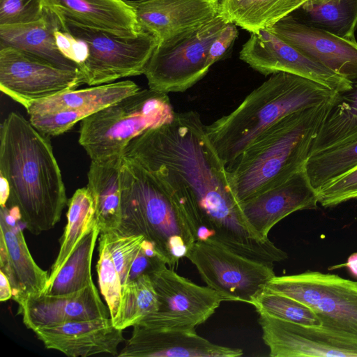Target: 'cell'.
<instances>
[{"label": "cell", "instance_id": "6da1fadb", "mask_svg": "<svg viewBox=\"0 0 357 357\" xmlns=\"http://www.w3.org/2000/svg\"><path fill=\"white\" fill-rule=\"evenodd\" d=\"M123 156L160 179L181 183L193 196L190 229L195 240L213 241L260 260L269 250L246 224L227 167L195 111L175 112L173 119L133 139Z\"/></svg>", "mask_w": 357, "mask_h": 357}, {"label": "cell", "instance_id": "7a4b0ae2", "mask_svg": "<svg viewBox=\"0 0 357 357\" xmlns=\"http://www.w3.org/2000/svg\"><path fill=\"white\" fill-rule=\"evenodd\" d=\"M0 174L8 181L7 204L18 208L33 234L52 229L68 203L61 169L48 136L12 112L0 129Z\"/></svg>", "mask_w": 357, "mask_h": 357}, {"label": "cell", "instance_id": "3957f363", "mask_svg": "<svg viewBox=\"0 0 357 357\" xmlns=\"http://www.w3.org/2000/svg\"><path fill=\"white\" fill-rule=\"evenodd\" d=\"M338 96L283 117L227 167L239 203L305 169L313 142Z\"/></svg>", "mask_w": 357, "mask_h": 357}, {"label": "cell", "instance_id": "277c9868", "mask_svg": "<svg viewBox=\"0 0 357 357\" xmlns=\"http://www.w3.org/2000/svg\"><path fill=\"white\" fill-rule=\"evenodd\" d=\"M338 94L308 79L276 73L231 113L205 126L206 133L227 167L262 132L283 117L333 100Z\"/></svg>", "mask_w": 357, "mask_h": 357}, {"label": "cell", "instance_id": "5b68a950", "mask_svg": "<svg viewBox=\"0 0 357 357\" xmlns=\"http://www.w3.org/2000/svg\"><path fill=\"white\" fill-rule=\"evenodd\" d=\"M121 180V221L115 231L143 236L172 268L195 241L172 195L157 176L123 156Z\"/></svg>", "mask_w": 357, "mask_h": 357}, {"label": "cell", "instance_id": "8992f818", "mask_svg": "<svg viewBox=\"0 0 357 357\" xmlns=\"http://www.w3.org/2000/svg\"><path fill=\"white\" fill-rule=\"evenodd\" d=\"M174 114L167 93L140 89L82 120L79 143L91 160L122 155L133 139Z\"/></svg>", "mask_w": 357, "mask_h": 357}, {"label": "cell", "instance_id": "52a82bcc", "mask_svg": "<svg viewBox=\"0 0 357 357\" xmlns=\"http://www.w3.org/2000/svg\"><path fill=\"white\" fill-rule=\"evenodd\" d=\"M57 17L60 29L81 45L79 69L89 86L144 74L158 43L153 36L143 31L134 36L122 35Z\"/></svg>", "mask_w": 357, "mask_h": 357}, {"label": "cell", "instance_id": "ba28073f", "mask_svg": "<svg viewBox=\"0 0 357 357\" xmlns=\"http://www.w3.org/2000/svg\"><path fill=\"white\" fill-rule=\"evenodd\" d=\"M228 22L220 13L196 28L159 42L144 72L149 89L183 92L202 79L211 67L209 46Z\"/></svg>", "mask_w": 357, "mask_h": 357}, {"label": "cell", "instance_id": "9c48e42d", "mask_svg": "<svg viewBox=\"0 0 357 357\" xmlns=\"http://www.w3.org/2000/svg\"><path fill=\"white\" fill-rule=\"evenodd\" d=\"M265 289L306 305L318 316L322 327L357 340V282L307 271L275 275Z\"/></svg>", "mask_w": 357, "mask_h": 357}, {"label": "cell", "instance_id": "30bf717a", "mask_svg": "<svg viewBox=\"0 0 357 357\" xmlns=\"http://www.w3.org/2000/svg\"><path fill=\"white\" fill-rule=\"evenodd\" d=\"M185 257L223 301L252 305L275 276L273 264L241 255L213 241H195Z\"/></svg>", "mask_w": 357, "mask_h": 357}, {"label": "cell", "instance_id": "8fae6325", "mask_svg": "<svg viewBox=\"0 0 357 357\" xmlns=\"http://www.w3.org/2000/svg\"><path fill=\"white\" fill-rule=\"evenodd\" d=\"M159 307L137 325L160 329H195L211 317L223 301L208 286H199L162 263L148 273Z\"/></svg>", "mask_w": 357, "mask_h": 357}, {"label": "cell", "instance_id": "7c38bea8", "mask_svg": "<svg viewBox=\"0 0 357 357\" xmlns=\"http://www.w3.org/2000/svg\"><path fill=\"white\" fill-rule=\"evenodd\" d=\"M84 84L79 70L61 68L12 47L0 48V89L26 109L33 102Z\"/></svg>", "mask_w": 357, "mask_h": 357}, {"label": "cell", "instance_id": "4fadbf2b", "mask_svg": "<svg viewBox=\"0 0 357 357\" xmlns=\"http://www.w3.org/2000/svg\"><path fill=\"white\" fill-rule=\"evenodd\" d=\"M239 58L264 75L287 73L315 82L337 93L351 87L350 80L304 54L268 29L250 33Z\"/></svg>", "mask_w": 357, "mask_h": 357}, {"label": "cell", "instance_id": "5bb4252c", "mask_svg": "<svg viewBox=\"0 0 357 357\" xmlns=\"http://www.w3.org/2000/svg\"><path fill=\"white\" fill-rule=\"evenodd\" d=\"M262 339L272 357H357V340L322 326L259 314Z\"/></svg>", "mask_w": 357, "mask_h": 357}, {"label": "cell", "instance_id": "9a60e30c", "mask_svg": "<svg viewBox=\"0 0 357 357\" xmlns=\"http://www.w3.org/2000/svg\"><path fill=\"white\" fill-rule=\"evenodd\" d=\"M317 191L312 186L305 169L286 181L240 202L246 224L261 241L280 220L297 211L316 209Z\"/></svg>", "mask_w": 357, "mask_h": 357}, {"label": "cell", "instance_id": "2e32d148", "mask_svg": "<svg viewBox=\"0 0 357 357\" xmlns=\"http://www.w3.org/2000/svg\"><path fill=\"white\" fill-rule=\"evenodd\" d=\"M304 54L351 82L357 78V41L303 22L290 15L267 29Z\"/></svg>", "mask_w": 357, "mask_h": 357}, {"label": "cell", "instance_id": "e0dca14e", "mask_svg": "<svg viewBox=\"0 0 357 357\" xmlns=\"http://www.w3.org/2000/svg\"><path fill=\"white\" fill-rule=\"evenodd\" d=\"M243 350L213 344L195 329H160L133 326L119 357H238Z\"/></svg>", "mask_w": 357, "mask_h": 357}, {"label": "cell", "instance_id": "ac0fdd59", "mask_svg": "<svg viewBox=\"0 0 357 357\" xmlns=\"http://www.w3.org/2000/svg\"><path fill=\"white\" fill-rule=\"evenodd\" d=\"M141 31L160 42L196 28L220 14V0H126Z\"/></svg>", "mask_w": 357, "mask_h": 357}, {"label": "cell", "instance_id": "d6986e66", "mask_svg": "<svg viewBox=\"0 0 357 357\" xmlns=\"http://www.w3.org/2000/svg\"><path fill=\"white\" fill-rule=\"evenodd\" d=\"M18 305L24 324L33 332L45 326L110 317L108 307L102 301L93 282L69 294H42L29 297Z\"/></svg>", "mask_w": 357, "mask_h": 357}, {"label": "cell", "instance_id": "ffe728a7", "mask_svg": "<svg viewBox=\"0 0 357 357\" xmlns=\"http://www.w3.org/2000/svg\"><path fill=\"white\" fill-rule=\"evenodd\" d=\"M123 331L109 317L41 327L34 333L47 349L70 357H87L102 354L118 356V347L124 341Z\"/></svg>", "mask_w": 357, "mask_h": 357}, {"label": "cell", "instance_id": "44dd1931", "mask_svg": "<svg viewBox=\"0 0 357 357\" xmlns=\"http://www.w3.org/2000/svg\"><path fill=\"white\" fill-rule=\"evenodd\" d=\"M0 230V271L10 282L12 298L18 304L43 294L49 275L34 261L22 230L17 224H8L1 215Z\"/></svg>", "mask_w": 357, "mask_h": 357}, {"label": "cell", "instance_id": "7402d4cb", "mask_svg": "<svg viewBox=\"0 0 357 357\" xmlns=\"http://www.w3.org/2000/svg\"><path fill=\"white\" fill-rule=\"evenodd\" d=\"M59 28V17L47 8L44 17L38 21L0 26V48L12 47L56 67L80 70L59 49L56 40Z\"/></svg>", "mask_w": 357, "mask_h": 357}, {"label": "cell", "instance_id": "603a6c76", "mask_svg": "<svg viewBox=\"0 0 357 357\" xmlns=\"http://www.w3.org/2000/svg\"><path fill=\"white\" fill-rule=\"evenodd\" d=\"M43 1L57 16L82 25L128 36L142 31L126 0Z\"/></svg>", "mask_w": 357, "mask_h": 357}, {"label": "cell", "instance_id": "cb8c5ba5", "mask_svg": "<svg viewBox=\"0 0 357 357\" xmlns=\"http://www.w3.org/2000/svg\"><path fill=\"white\" fill-rule=\"evenodd\" d=\"M123 154L91 160L86 188L94 204L100 232L116 230L121 221V170Z\"/></svg>", "mask_w": 357, "mask_h": 357}, {"label": "cell", "instance_id": "d4e9b609", "mask_svg": "<svg viewBox=\"0 0 357 357\" xmlns=\"http://www.w3.org/2000/svg\"><path fill=\"white\" fill-rule=\"evenodd\" d=\"M140 89L137 84L130 80L91 86L37 100L26 111L29 115H31L68 110L82 115L84 119Z\"/></svg>", "mask_w": 357, "mask_h": 357}, {"label": "cell", "instance_id": "484cf974", "mask_svg": "<svg viewBox=\"0 0 357 357\" xmlns=\"http://www.w3.org/2000/svg\"><path fill=\"white\" fill-rule=\"evenodd\" d=\"M357 141V78L339 96L324 121L310 157Z\"/></svg>", "mask_w": 357, "mask_h": 357}, {"label": "cell", "instance_id": "4316f807", "mask_svg": "<svg viewBox=\"0 0 357 357\" xmlns=\"http://www.w3.org/2000/svg\"><path fill=\"white\" fill-rule=\"evenodd\" d=\"M307 0H220V13L250 33L267 29Z\"/></svg>", "mask_w": 357, "mask_h": 357}, {"label": "cell", "instance_id": "83f0119b", "mask_svg": "<svg viewBox=\"0 0 357 357\" xmlns=\"http://www.w3.org/2000/svg\"><path fill=\"white\" fill-rule=\"evenodd\" d=\"M68 206L67 224L60 239L58 255L51 267L47 287L53 282L77 244L96 223L93 199L87 188L77 189L68 201Z\"/></svg>", "mask_w": 357, "mask_h": 357}, {"label": "cell", "instance_id": "f1b7e54d", "mask_svg": "<svg viewBox=\"0 0 357 357\" xmlns=\"http://www.w3.org/2000/svg\"><path fill=\"white\" fill-rule=\"evenodd\" d=\"M100 229L96 222L84 236L53 282L44 293L49 295L69 294L91 284V262Z\"/></svg>", "mask_w": 357, "mask_h": 357}, {"label": "cell", "instance_id": "f546056e", "mask_svg": "<svg viewBox=\"0 0 357 357\" xmlns=\"http://www.w3.org/2000/svg\"><path fill=\"white\" fill-rule=\"evenodd\" d=\"M300 8L306 23L342 38H355L357 0H307Z\"/></svg>", "mask_w": 357, "mask_h": 357}, {"label": "cell", "instance_id": "4dcf8cb0", "mask_svg": "<svg viewBox=\"0 0 357 357\" xmlns=\"http://www.w3.org/2000/svg\"><path fill=\"white\" fill-rule=\"evenodd\" d=\"M357 167V141L310 156L305 169L318 192L324 185Z\"/></svg>", "mask_w": 357, "mask_h": 357}, {"label": "cell", "instance_id": "1f68e13d", "mask_svg": "<svg viewBox=\"0 0 357 357\" xmlns=\"http://www.w3.org/2000/svg\"><path fill=\"white\" fill-rule=\"evenodd\" d=\"M157 293L148 274L128 282L122 289L121 314L117 328L124 330L137 325L145 317L158 311Z\"/></svg>", "mask_w": 357, "mask_h": 357}, {"label": "cell", "instance_id": "d6a6232c", "mask_svg": "<svg viewBox=\"0 0 357 357\" xmlns=\"http://www.w3.org/2000/svg\"><path fill=\"white\" fill-rule=\"evenodd\" d=\"M252 305L259 314H266L287 321L312 326H321L315 312L306 305L290 297L264 289Z\"/></svg>", "mask_w": 357, "mask_h": 357}, {"label": "cell", "instance_id": "836d02e7", "mask_svg": "<svg viewBox=\"0 0 357 357\" xmlns=\"http://www.w3.org/2000/svg\"><path fill=\"white\" fill-rule=\"evenodd\" d=\"M98 254L96 269L99 286L107 303L110 318L116 327L121 314L123 286L105 238L102 233L100 234L98 239Z\"/></svg>", "mask_w": 357, "mask_h": 357}, {"label": "cell", "instance_id": "e575fe53", "mask_svg": "<svg viewBox=\"0 0 357 357\" xmlns=\"http://www.w3.org/2000/svg\"><path fill=\"white\" fill-rule=\"evenodd\" d=\"M102 233L106 240L122 286L127 282L132 264L137 255L144 237L142 235H121L115 231Z\"/></svg>", "mask_w": 357, "mask_h": 357}, {"label": "cell", "instance_id": "d590c367", "mask_svg": "<svg viewBox=\"0 0 357 357\" xmlns=\"http://www.w3.org/2000/svg\"><path fill=\"white\" fill-rule=\"evenodd\" d=\"M46 10L43 0H0V26L38 21Z\"/></svg>", "mask_w": 357, "mask_h": 357}, {"label": "cell", "instance_id": "8d00e7d4", "mask_svg": "<svg viewBox=\"0 0 357 357\" xmlns=\"http://www.w3.org/2000/svg\"><path fill=\"white\" fill-rule=\"evenodd\" d=\"M317 193L319 204L325 208L357 199V167L324 185Z\"/></svg>", "mask_w": 357, "mask_h": 357}, {"label": "cell", "instance_id": "74e56055", "mask_svg": "<svg viewBox=\"0 0 357 357\" xmlns=\"http://www.w3.org/2000/svg\"><path fill=\"white\" fill-rule=\"evenodd\" d=\"M237 36L236 25L228 22L209 46L208 61L211 66L225 56Z\"/></svg>", "mask_w": 357, "mask_h": 357}, {"label": "cell", "instance_id": "f35d334b", "mask_svg": "<svg viewBox=\"0 0 357 357\" xmlns=\"http://www.w3.org/2000/svg\"><path fill=\"white\" fill-rule=\"evenodd\" d=\"M13 297L12 288L6 275L0 271V301H6Z\"/></svg>", "mask_w": 357, "mask_h": 357}, {"label": "cell", "instance_id": "ab89813d", "mask_svg": "<svg viewBox=\"0 0 357 357\" xmlns=\"http://www.w3.org/2000/svg\"><path fill=\"white\" fill-rule=\"evenodd\" d=\"M10 195V189L7 179L0 174V205L4 207Z\"/></svg>", "mask_w": 357, "mask_h": 357}, {"label": "cell", "instance_id": "60d3db41", "mask_svg": "<svg viewBox=\"0 0 357 357\" xmlns=\"http://www.w3.org/2000/svg\"><path fill=\"white\" fill-rule=\"evenodd\" d=\"M340 267L347 268L350 274L354 278H357V252H354L349 255L346 263L341 265L334 266L333 269Z\"/></svg>", "mask_w": 357, "mask_h": 357}]
</instances>
